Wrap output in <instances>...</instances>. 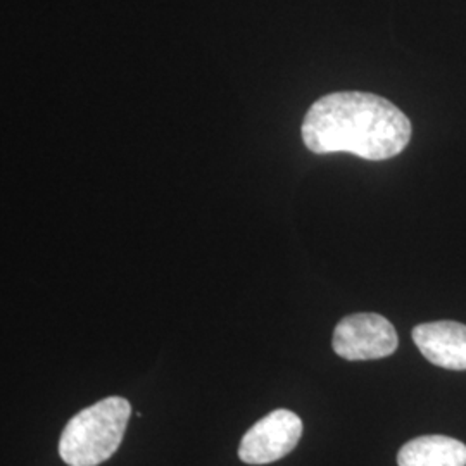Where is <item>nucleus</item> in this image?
<instances>
[{
  "instance_id": "2",
  "label": "nucleus",
  "mask_w": 466,
  "mask_h": 466,
  "mask_svg": "<svg viewBox=\"0 0 466 466\" xmlns=\"http://www.w3.org/2000/svg\"><path fill=\"white\" fill-rule=\"evenodd\" d=\"M132 406L111 396L76 413L59 439V454L67 466H99L123 442Z\"/></svg>"
},
{
  "instance_id": "4",
  "label": "nucleus",
  "mask_w": 466,
  "mask_h": 466,
  "mask_svg": "<svg viewBox=\"0 0 466 466\" xmlns=\"http://www.w3.org/2000/svg\"><path fill=\"white\" fill-rule=\"evenodd\" d=\"M302 435V420L289 410H275L244 435L238 456L248 465H268L296 450Z\"/></svg>"
},
{
  "instance_id": "3",
  "label": "nucleus",
  "mask_w": 466,
  "mask_h": 466,
  "mask_svg": "<svg viewBox=\"0 0 466 466\" xmlns=\"http://www.w3.org/2000/svg\"><path fill=\"white\" fill-rule=\"evenodd\" d=\"M400 339L392 323L377 313H356L339 321L332 348L348 361L382 360L398 350Z\"/></svg>"
},
{
  "instance_id": "1",
  "label": "nucleus",
  "mask_w": 466,
  "mask_h": 466,
  "mask_svg": "<svg viewBox=\"0 0 466 466\" xmlns=\"http://www.w3.org/2000/svg\"><path fill=\"white\" fill-rule=\"evenodd\" d=\"M411 123L392 102L367 92H335L317 100L302 121V140L315 154L350 152L385 161L406 149Z\"/></svg>"
},
{
  "instance_id": "6",
  "label": "nucleus",
  "mask_w": 466,
  "mask_h": 466,
  "mask_svg": "<svg viewBox=\"0 0 466 466\" xmlns=\"http://www.w3.org/2000/svg\"><path fill=\"white\" fill-rule=\"evenodd\" d=\"M400 466H466V444L446 435H423L400 448Z\"/></svg>"
},
{
  "instance_id": "5",
  "label": "nucleus",
  "mask_w": 466,
  "mask_h": 466,
  "mask_svg": "<svg viewBox=\"0 0 466 466\" xmlns=\"http://www.w3.org/2000/svg\"><path fill=\"white\" fill-rule=\"evenodd\" d=\"M413 340L420 352L435 367L465 371L466 325L458 321H432L418 325Z\"/></svg>"
}]
</instances>
